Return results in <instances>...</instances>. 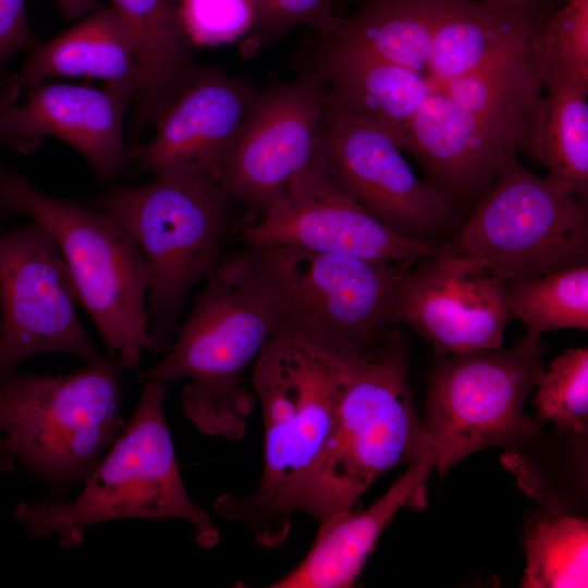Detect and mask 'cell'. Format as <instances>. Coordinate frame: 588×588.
Returning a JSON list of instances; mask_svg holds the SVG:
<instances>
[{
	"label": "cell",
	"instance_id": "cell-14",
	"mask_svg": "<svg viewBox=\"0 0 588 588\" xmlns=\"http://www.w3.org/2000/svg\"><path fill=\"white\" fill-rule=\"evenodd\" d=\"M509 318L506 279L443 248L404 269L391 311L392 324L412 328L434 357L503 346Z\"/></svg>",
	"mask_w": 588,
	"mask_h": 588
},
{
	"label": "cell",
	"instance_id": "cell-7",
	"mask_svg": "<svg viewBox=\"0 0 588 588\" xmlns=\"http://www.w3.org/2000/svg\"><path fill=\"white\" fill-rule=\"evenodd\" d=\"M11 213L32 217L51 236L109 357L125 371L138 367L150 273L127 231L106 211L39 191L0 161V218Z\"/></svg>",
	"mask_w": 588,
	"mask_h": 588
},
{
	"label": "cell",
	"instance_id": "cell-1",
	"mask_svg": "<svg viewBox=\"0 0 588 588\" xmlns=\"http://www.w3.org/2000/svg\"><path fill=\"white\" fill-rule=\"evenodd\" d=\"M357 358L280 330L252 366L264 420V466L249 493H224L216 514L247 527L258 544L287 539L295 504L333 432L340 401Z\"/></svg>",
	"mask_w": 588,
	"mask_h": 588
},
{
	"label": "cell",
	"instance_id": "cell-28",
	"mask_svg": "<svg viewBox=\"0 0 588 588\" xmlns=\"http://www.w3.org/2000/svg\"><path fill=\"white\" fill-rule=\"evenodd\" d=\"M439 90L466 109L497 114L535 112L543 94L527 49L441 84Z\"/></svg>",
	"mask_w": 588,
	"mask_h": 588
},
{
	"label": "cell",
	"instance_id": "cell-17",
	"mask_svg": "<svg viewBox=\"0 0 588 588\" xmlns=\"http://www.w3.org/2000/svg\"><path fill=\"white\" fill-rule=\"evenodd\" d=\"M535 112L473 111L437 89L414 115L403 150L464 221L517 152Z\"/></svg>",
	"mask_w": 588,
	"mask_h": 588
},
{
	"label": "cell",
	"instance_id": "cell-27",
	"mask_svg": "<svg viewBox=\"0 0 588 588\" xmlns=\"http://www.w3.org/2000/svg\"><path fill=\"white\" fill-rule=\"evenodd\" d=\"M510 316L540 338L555 330L588 329V265L539 277L506 280Z\"/></svg>",
	"mask_w": 588,
	"mask_h": 588
},
{
	"label": "cell",
	"instance_id": "cell-18",
	"mask_svg": "<svg viewBox=\"0 0 588 588\" xmlns=\"http://www.w3.org/2000/svg\"><path fill=\"white\" fill-rule=\"evenodd\" d=\"M131 101L103 86L42 83L24 102L0 108V145L21 154L36 150L45 137L75 148L101 182L125 170L128 148L124 121Z\"/></svg>",
	"mask_w": 588,
	"mask_h": 588
},
{
	"label": "cell",
	"instance_id": "cell-2",
	"mask_svg": "<svg viewBox=\"0 0 588 588\" xmlns=\"http://www.w3.org/2000/svg\"><path fill=\"white\" fill-rule=\"evenodd\" d=\"M219 269L272 306L281 330L352 358L387 345L391 311L406 268L290 245H248Z\"/></svg>",
	"mask_w": 588,
	"mask_h": 588
},
{
	"label": "cell",
	"instance_id": "cell-33",
	"mask_svg": "<svg viewBox=\"0 0 588 588\" xmlns=\"http://www.w3.org/2000/svg\"><path fill=\"white\" fill-rule=\"evenodd\" d=\"M39 44L28 24L26 0H0V72L8 71L15 54Z\"/></svg>",
	"mask_w": 588,
	"mask_h": 588
},
{
	"label": "cell",
	"instance_id": "cell-3",
	"mask_svg": "<svg viewBox=\"0 0 588 588\" xmlns=\"http://www.w3.org/2000/svg\"><path fill=\"white\" fill-rule=\"evenodd\" d=\"M164 383L145 379L136 408L72 501L37 500L14 510L35 539L57 537L63 549L79 546L89 526L119 519H181L196 544L210 550L220 529L188 495L164 415Z\"/></svg>",
	"mask_w": 588,
	"mask_h": 588
},
{
	"label": "cell",
	"instance_id": "cell-37",
	"mask_svg": "<svg viewBox=\"0 0 588 588\" xmlns=\"http://www.w3.org/2000/svg\"><path fill=\"white\" fill-rule=\"evenodd\" d=\"M7 425V415L3 406L2 399L0 396V433L3 431Z\"/></svg>",
	"mask_w": 588,
	"mask_h": 588
},
{
	"label": "cell",
	"instance_id": "cell-23",
	"mask_svg": "<svg viewBox=\"0 0 588 588\" xmlns=\"http://www.w3.org/2000/svg\"><path fill=\"white\" fill-rule=\"evenodd\" d=\"M442 2L366 0L334 33L322 36V46L428 74L432 35Z\"/></svg>",
	"mask_w": 588,
	"mask_h": 588
},
{
	"label": "cell",
	"instance_id": "cell-5",
	"mask_svg": "<svg viewBox=\"0 0 588 588\" xmlns=\"http://www.w3.org/2000/svg\"><path fill=\"white\" fill-rule=\"evenodd\" d=\"M280 330L278 311L218 266L144 379L187 380L181 393L184 417L204 436L240 440L257 401L244 373Z\"/></svg>",
	"mask_w": 588,
	"mask_h": 588
},
{
	"label": "cell",
	"instance_id": "cell-4",
	"mask_svg": "<svg viewBox=\"0 0 588 588\" xmlns=\"http://www.w3.org/2000/svg\"><path fill=\"white\" fill-rule=\"evenodd\" d=\"M427 460L431 441L411 388L408 338L393 328L382 351L356 359L333 432L295 512L311 516L321 532L353 513L385 473Z\"/></svg>",
	"mask_w": 588,
	"mask_h": 588
},
{
	"label": "cell",
	"instance_id": "cell-24",
	"mask_svg": "<svg viewBox=\"0 0 588 588\" xmlns=\"http://www.w3.org/2000/svg\"><path fill=\"white\" fill-rule=\"evenodd\" d=\"M542 89L518 149L543 166L549 179L588 200V86L552 83Z\"/></svg>",
	"mask_w": 588,
	"mask_h": 588
},
{
	"label": "cell",
	"instance_id": "cell-34",
	"mask_svg": "<svg viewBox=\"0 0 588 588\" xmlns=\"http://www.w3.org/2000/svg\"><path fill=\"white\" fill-rule=\"evenodd\" d=\"M68 21H76L102 7L98 0H51Z\"/></svg>",
	"mask_w": 588,
	"mask_h": 588
},
{
	"label": "cell",
	"instance_id": "cell-15",
	"mask_svg": "<svg viewBox=\"0 0 588 588\" xmlns=\"http://www.w3.org/2000/svg\"><path fill=\"white\" fill-rule=\"evenodd\" d=\"M248 245H290L408 268L444 243L405 238L385 228L329 179L323 148L257 223L243 230Z\"/></svg>",
	"mask_w": 588,
	"mask_h": 588
},
{
	"label": "cell",
	"instance_id": "cell-19",
	"mask_svg": "<svg viewBox=\"0 0 588 588\" xmlns=\"http://www.w3.org/2000/svg\"><path fill=\"white\" fill-rule=\"evenodd\" d=\"M74 22L30 50L17 73L22 89L27 91L51 78H96L133 101L139 86V61L126 21L109 4Z\"/></svg>",
	"mask_w": 588,
	"mask_h": 588
},
{
	"label": "cell",
	"instance_id": "cell-9",
	"mask_svg": "<svg viewBox=\"0 0 588 588\" xmlns=\"http://www.w3.org/2000/svg\"><path fill=\"white\" fill-rule=\"evenodd\" d=\"M546 353L541 338L526 333L510 348L434 357L422 420L440 477L477 451H522L540 437V426L524 409Z\"/></svg>",
	"mask_w": 588,
	"mask_h": 588
},
{
	"label": "cell",
	"instance_id": "cell-32",
	"mask_svg": "<svg viewBox=\"0 0 588 588\" xmlns=\"http://www.w3.org/2000/svg\"><path fill=\"white\" fill-rule=\"evenodd\" d=\"M195 48L231 44L248 35L256 20L255 0H175Z\"/></svg>",
	"mask_w": 588,
	"mask_h": 588
},
{
	"label": "cell",
	"instance_id": "cell-29",
	"mask_svg": "<svg viewBox=\"0 0 588 588\" xmlns=\"http://www.w3.org/2000/svg\"><path fill=\"white\" fill-rule=\"evenodd\" d=\"M527 56L541 86H588V0H571L539 22Z\"/></svg>",
	"mask_w": 588,
	"mask_h": 588
},
{
	"label": "cell",
	"instance_id": "cell-25",
	"mask_svg": "<svg viewBox=\"0 0 588 588\" xmlns=\"http://www.w3.org/2000/svg\"><path fill=\"white\" fill-rule=\"evenodd\" d=\"M131 27L138 49V98L149 105L176 96L197 69L175 0H110Z\"/></svg>",
	"mask_w": 588,
	"mask_h": 588
},
{
	"label": "cell",
	"instance_id": "cell-21",
	"mask_svg": "<svg viewBox=\"0 0 588 588\" xmlns=\"http://www.w3.org/2000/svg\"><path fill=\"white\" fill-rule=\"evenodd\" d=\"M315 65L331 105L387 131L402 149L414 115L439 89L426 73L326 46Z\"/></svg>",
	"mask_w": 588,
	"mask_h": 588
},
{
	"label": "cell",
	"instance_id": "cell-26",
	"mask_svg": "<svg viewBox=\"0 0 588 588\" xmlns=\"http://www.w3.org/2000/svg\"><path fill=\"white\" fill-rule=\"evenodd\" d=\"M524 588L588 586V522L566 513H538L524 529Z\"/></svg>",
	"mask_w": 588,
	"mask_h": 588
},
{
	"label": "cell",
	"instance_id": "cell-31",
	"mask_svg": "<svg viewBox=\"0 0 588 588\" xmlns=\"http://www.w3.org/2000/svg\"><path fill=\"white\" fill-rule=\"evenodd\" d=\"M256 20L245 41V49L255 52L289 30L306 26L322 36L334 33L343 17L335 14L333 0H255Z\"/></svg>",
	"mask_w": 588,
	"mask_h": 588
},
{
	"label": "cell",
	"instance_id": "cell-16",
	"mask_svg": "<svg viewBox=\"0 0 588 588\" xmlns=\"http://www.w3.org/2000/svg\"><path fill=\"white\" fill-rule=\"evenodd\" d=\"M259 91L245 78L198 66L157 120L154 137L128 148V160L155 180L219 184Z\"/></svg>",
	"mask_w": 588,
	"mask_h": 588
},
{
	"label": "cell",
	"instance_id": "cell-20",
	"mask_svg": "<svg viewBox=\"0 0 588 588\" xmlns=\"http://www.w3.org/2000/svg\"><path fill=\"white\" fill-rule=\"evenodd\" d=\"M431 470V460L408 465L368 509L353 512L318 532L301 563L268 587H353L380 535L395 515L403 507L426 505L425 482Z\"/></svg>",
	"mask_w": 588,
	"mask_h": 588
},
{
	"label": "cell",
	"instance_id": "cell-8",
	"mask_svg": "<svg viewBox=\"0 0 588 588\" xmlns=\"http://www.w3.org/2000/svg\"><path fill=\"white\" fill-rule=\"evenodd\" d=\"M230 203L216 182L160 180L94 200L127 231L148 266L149 352L169 350L188 294L218 268Z\"/></svg>",
	"mask_w": 588,
	"mask_h": 588
},
{
	"label": "cell",
	"instance_id": "cell-22",
	"mask_svg": "<svg viewBox=\"0 0 588 588\" xmlns=\"http://www.w3.org/2000/svg\"><path fill=\"white\" fill-rule=\"evenodd\" d=\"M534 4L506 8L482 0H443L427 73L441 85L525 51L540 22Z\"/></svg>",
	"mask_w": 588,
	"mask_h": 588
},
{
	"label": "cell",
	"instance_id": "cell-10",
	"mask_svg": "<svg viewBox=\"0 0 588 588\" xmlns=\"http://www.w3.org/2000/svg\"><path fill=\"white\" fill-rule=\"evenodd\" d=\"M443 250L506 280L588 265V200L531 172L516 152Z\"/></svg>",
	"mask_w": 588,
	"mask_h": 588
},
{
	"label": "cell",
	"instance_id": "cell-6",
	"mask_svg": "<svg viewBox=\"0 0 588 588\" xmlns=\"http://www.w3.org/2000/svg\"><path fill=\"white\" fill-rule=\"evenodd\" d=\"M110 358L69 375L12 371L0 378L7 425L0 433V467L13 460L64 502L83 483L124 427L121 379Z\"/></svg>",
	"mask_w": 588,
	"mask_h": 588
},
{
	"label": "cell",
	"instance_id": "cell-30",
	"mask_svg": "<svg viewBox=\"0 0 588 588\" xmlns=\"http://www.w3.org/2000/svg\"><path fill=\"white\" fill-rule=\"evenodd\" d=\"M535 421L586 434L588 427V348H567L553 358L535 387Z\"/></svg>",
	"mask_w": 588,
	"mask_h": 588
},
{
	"label": "cell",
	"instance_id": "cell-11",
	"mask_svg": "<svg viewBox=\"0 0 588 588\" xmlns=\"http://www.w3.org/2000/svg\"><path fill=\"white\" fill-rule=\"evenodd\" d=\"M65 261L36 221L0 234V378L46 352L109 359L81 323Z\"/></svg>",
	"mask_w": 588,
	"mask_h": 588
},
{
	"label": "cell",
	"instance_id": "cell-35",
	"mask_svg": "<svg viewBox=\"0 0 588 588\" xmlns=\"http://www.w3.org/2000/svg\"><path fill=\"white\" fill-rule=\"evenodd\" d=\"M22 91L17 74L0 72V108L16 102Z\"/></svg>",
	"mask_w": 588,
	"mask_h": 588
},
{
	"label": "cell",
	"instance_id": "cell-12",
	"mask_svg": "<svg viewBox=\"0 0 588 588\" xmlns=\"http://www.w3.org/2000/svg\"><path fill=\"white\" fill-rule=\"evenodd\" d=\"M322 148L329 179L385 228L408 240L444 243L463 221L420 180L387 131L326 100Z\"/></svg>",
	"mask_w": 588,
	"mask_h": 588
},
{
	"label": "cell",
	"instance_id": "cell-36",
	"mask_svg": "<svg viewBox=\"0 0 588 588\" xmlns=\"http://www.w3.org/2000/svg\"><path fill=\"white\" fill-rule=\"evenodd\" d=\"M486 3L499 5V7H506V8H513V7H523L528 4H534L540 0H482ZM571 1V0H565Z\"/></svg>",
	"mask_w": 588,
	"mask_h": 588
},
{
	"label": "cell",
	"instance_id": "cell-13",
	"mask_svg": "<svg viewBox=\"0 0 588 588\" xmlns=\"http://www.w3.org/2000/svg\"><path fill=\"white\" fill-rule=\"evenodd\" d=\"M326 100L315 64L259 91L219 181L231 201H243L262 217L286 194L321 150Z\"/></svg>",
	"mask_w": 588,
	"mask_h": 588
}]
</instances>
